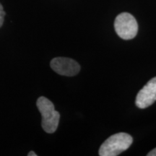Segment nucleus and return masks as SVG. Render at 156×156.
Masks as SVG:
<instances>
[{
	"label": "nucleus",
	"mask_w": 156,
	"mask_h": 156,
	"mask_svg": "<svg viewBox=\"0 0 156 156\" xmlns=\"http://www.w3.org/2000/svg\"><path fill=\"white\" fill-rule=\"evenodd\" d=\"M36 106L41 114V126L44 131L48 134L55 132L59 123L60 114L55 110L53 103L41 96L37 100Z\"/></svg>",
	"instance_id": "f257e3e1"
},
{
	"label": "nucleus",
	"mask_w": 156,
	"mask_h": 156,
	"mask_svg": "<svg viewBox=\"0 0 156 156\" xmlns=\"http://www.w3.org/2000/svg\"><path fill=\"white\" fill-rule=\"evenodd\" d=\"M133 142L132 136L124 132L113 134L101 145L99 155L116 156L126 151Z\"/></svg>",
	"instance_id": "f03ea898"
},
{
	"label": "nucleus",
	"mask_w": 156,
	"mask_h": 156,
	"mask_svg": "<svg viewBox=\"0 0 156 156\" xmlns=\"http://www.w3.org/2000/svg\"><path fill=\"white\" fill-rule=\"evenodd\" d=\"M114 28L117 35L124 40L134 38L138 32V24L136 19L127 12L121 13L116 17Z\"/></svg>",
	"instance_id": "7ed1b4c3"
},
{
	"label": "nucleus",
	"mask_w": 156,
	"mask_h": 156,
	"mask_svg": "<svg viewBox=\"0 0 156 156\" xmlns=\"http://www.w3.org/2000/svg\"><path fill=\"white\" fill-rule=\"evenodd\" d=\"M51 69L58 75L72 77L77 75L80 66L75 60L66 57H56L51 61Z\"/></svg>",
	"instance_id": "20e7f679"
},
{
	"label": "nucleus",
	"mask_w": 156,
	"mask_h": 156,
	"mask_svg": "<svg viewBox=\"0 0 156 156\" xmlns=\"http://www.w3.org/2000/svg\"><path fill=\"white\" fill-rule=\"evenodd\" d=\"M156 101V77L152 78L139 91L135 104L140 108H146Z\"/></svg>",
	"instance_id": "39448f33"
},
{
	"label": "nucleus",
	"mask_w": 156,
	"mask_h": 156,
	"mask_svg": "<svg viewBox=\"0 0 156 156\" xmlns=\"http://www.w3.org/2000/svg\"><path fill=\"white\" fill-rule=\"evenodd\" d=\"M5 15V12L4 11L2 5L1 3H0V28H1L3 25Z\"/></svg>",
	"instance_id": "423d86ee"
},
{
	"label": "nucleus",
	"mask_w": 156,
	"mask_h": 156,
	"mask_svg": "<svg viewBox=\"0 0 156 156\" xmlns=\"http://www.w3.org/2000/svg\"><path fill=\"white\" fill-rule=\"evenodd\" d=\"M147 156H156V147L147 154Z\"/></svg>",
	"instance_id": "0eeeda50"
},
{
	"label": "nucleus",
	"mask_w": 156,
	"mask_h": 156,
	"mask_svg": "<svg viewBox=\"0 0 156 156\" xmlns=\"http://www.w3.org/2000/svg\"><path fill=\"white\" fill-rule=\"evenodd\" d=\"M28 156H37V154L34 151H30L28 153Z\"/></svg>",
	"instance_id": "6e6552de"
}]
</instances>
